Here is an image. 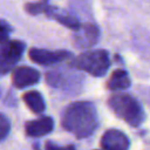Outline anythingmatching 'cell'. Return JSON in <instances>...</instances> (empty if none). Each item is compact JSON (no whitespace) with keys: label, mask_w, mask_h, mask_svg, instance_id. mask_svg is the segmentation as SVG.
I'll return each mask as SVG.
<instances>
[{"label":"cell","mask_w":150,"mask_h":150,"mask_svg":"<svg viewBox=\"0 0 150 150\" xmlns=\"http://www.w3.org/2000/svg\"><path fill=\"white\" fill-rule=\"evenodd\" d=\"M61 124L63 129L75 135L77 138L90 136L98 124L95 105L87 101H79L69 104L62 114Z\"/></svg>","instance_id":"cell-1"},{"label":"cell","mask_w":150,"mask_h":150,"mask_svg":"<svg viewBox=\"0 0 150 150\" xmlns=\"http://www.w3.org/2000/svg\"><path fill=\"white\" fill-rule=\"evenodd\" d=\"M22 100L26 105L35 114H41L46 109V103L42 95L38 90H29L22 95Z\"/></svg>","instance_id":"cell-12"},{"label":"cell","mask_w":150,"mask_h":150,"mask_svg":"<svg viewBox=\"0 0 150 150\" xmlns=\"http://www.w3.org/2000/svg\"><path fill=\"white\" fill-rule=\"evenodd\" d=\"M11 131V122L9 120L0 112V142L4 141Z\"/></svg>","instance_id":"cell-14"},{"label":"cell","mask_w":150,"mask_h":150,"mask_svg":"<svg viewBox=\"0 0 150 150\" xmlns=\"http://www.w3.org/2000/svg\"><path fill=\"white\" fill-rule=\"evenodd\" d=\"M54 129V121L49 116H42L40 118L28 121L25 124L26 135L29 137H41L45 136Z\"/></svg>","instance_id":"cell-10"},{"label":"cell","mask_w":150,"mask_h":150,"mask_svg":"<svg viewBox=\"0 0 150 150\" xmlns=\"http://www.w3.org/2000/svg\"><path fill=\"white\" fill-rule=\"evenodd\" d=\"M71 64L75 68L84 70L94 76H102L107 73L110 66V60L107 50L95 49L80 54L76 59H74Z\"/></svg>","instance_id":"cell-3"},{"label":"cell","mask_w":150,"mask_h":150,"mask_svg":"<svg viewBox=\"0 0 150 150\" xmlns=\"http://www.w3.org/2000/svg\"><path fill=\"white\" fill-rule=\"evenodd\" d=\"M45 149L46 150H76L74 145L71 144H68V145H64V146H60V145H56L52 142H46V145H45Z\"/></svg>","instance_id":"cell-15"},{"label":"cell","mask_w":150,"mask_h":150,"mask_svg":"<svg viewBox=\"0 0 150 150\" xmlns=\"http://www.w3.org/2000/svg\"><path fill=\"white\" fill-rule=\"evenodd\" d=\"M130 87V77L123 69H116L107 82V88L110 90H123Z\"/></svg>","instance_id":"cell-11"},{"label":"cell","mask_w":150,"mask_h":150,"mask_svg":"<svg viewBox=\"0 0 150 150\" xmlns=\"http://www.w3.org/2000/svg\"><path fill=\"white\" fill-rule=\"evenodd\" d=\"M0 95H1V93H0Z\"/></svg>","instance_id":"cell-16"},{"label":"cell","mask_w":150,"mask_h":150,"mask_svg":"<svg viewBox=\"0 0 150 150\" xmlns=\"http://www.w3.org/2000/svg\"><path fill=\"white\" fill-rule=\"evenodd\" d=\"M40 77L41 75L39 70H36L33 67L22 66L14 69L12 74V82L15 88L22 89V88L36 84L40 81Z\"/></svg>","instance_id":"cell-7"},{"label":"cell","mask_w":150,"mask_h":150,"mask_svg":"<svg viewBox=\"0 0 150 150\" xmlns=\"http://www.w3.org/2000/svg\"><path fill=\"white\" fill-rule=\"evenodd\" d=\"M130 141L127 135L117 129L107 130L101 138L103 150H129Z\"/></svg>","instance_id":"cell-8"},{"label":"cell","mask_w":150,"mask_h":150,"mask_svg":"<svg viewBox=\"0 0 150 150\" xmlns=\"http://www.w3.org/2000/svg\"><path fill=\"white\" fill-rule=\"evenodd\" d=\"M26 45L20 40H11L0 46V76L9 73L21 60Z\"/></svg>","instance_id":"cell-5"},{"label":"cell","mask_w":150,"mask_h":150,"mask_svg":"<svg viewBox=\"0 0 150 150\" xmlns=\"http://www.w3.org/2000/svg\"><path fill=\"white\" fill-rule=\"evenodd\" d=\"M25 11L29 13L30 15H38V14H45L48 18H52L56 21H59L61 25L67 26L70 29L76 30L80 26V22L74 16L69 15L68 13L61 12L56 7H53L48 5V0H41L39 2H28L25 5Z\"/></svg>","instance_id":"cell-4"},{"label":"cell","mask_w":150,"mask_h":150,"mask_svg":"<svg viewBox=\"0 0 150 150\" xmlns=\"http://www.w3.org/2000/svg\"><path fill=\"white\" fill-rule=\"evenodd\" d=\"M108 104L116 116L131 127H138L144 121V110L139 102L130 95L116 94L109 97Z\"/></svg>","instance_id":"cell-2"},{"label":"cell","mask_w":150,"mask_h":150,"mask_svg":"<svg viewBox=\"0 0 150 150\" xmlns=\"http://www.w3.org/2000/svg\"><path fill=\"white\" fill-rule=\"evenodd\" d=\"M13 32L12 26L6 21L0 19V46L9 41V34Z\"/></svg>","instance_id":"cell-13"},{"label":"cell","mask_w":150,"mask_h":150,"mask_svg":"<svg viewBox=\"0 0 150 150\" xmlns=\"http://www.w3.org/2000/svg\"><path fill=\"white\" fill-rule=\"evenodd\" d=\"M28 55L34 63L42 64V66L59 63L68 59L69 56H71V54L67 50H48V49H41V48L29 49Z\"/></svg>","instance_id":"cell-6"},{"label":"cell","mask_w":150,"mask_h":150,"mask_svg":"<svg viewBox=\"0 0 150 150\" xmlns=\"http://www.w3.org/2000/svg\"><path fill=\"white\" fill-rule=\"evenodd\" d=\"M74 34V43L80 48H89L98 40V28L93 23H83L79 26Z\"/></svg>","instance_id":"cell-9"}]
</instances>
